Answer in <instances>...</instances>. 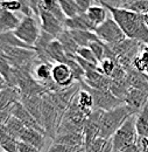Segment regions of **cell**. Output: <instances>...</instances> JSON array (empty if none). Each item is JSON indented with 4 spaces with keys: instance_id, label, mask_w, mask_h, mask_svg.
<instances>
[{
    "instance_id": "1",
    "label": "cell",
    "mask_w": 148,
    "mask_h": 152,
    "mask_svg": "<svg viewBox=\"0 0 148 152\" xmlns=\"http://www.w3.org/2000/svg\"><path fill=\"white\" fill-rule=\"evenodd\" d=\"M107 10L126 38L148 45V26L144 20V15L126 8L107 7Z\"/></svg>"
},
{
    "instance_id": "2",
    "label": "cell",
    "mask_w": 148,
    "mask_h": 152,
    "mask_svg": "<svg viewBox=\"0 0 148 152\" xmlns=\"http://www.w3.org/2000/svg\"><path fill=\"white\" fill-rule=\"evenodd\" d=\"M133 115L134 113L126 104H123L120 107H117L107 111H104L102 119H100L99 137L105 138V139H111L115 131L125 123V121Z\"/></svg>"
},
{
    "instance_id": "3",
    "label": "cell",
    "mask_w": 148,
    "mask_h": 152,
    "mask_svg": "<svg viewBox=\"0 0 148 152\" xmlns=\"http://www.w3.org/2000/svg\"><path fill=\"white\" fill-rule=\"evenodd\" d=\"M64 113L56 105L49 93L42 95V128L46 134L55 139Z\"/></svg>"
},
{
    "instance_id": "4",
    "label": "cell",
    "mask_w": 148,
    "mask_h": 152,
    "mask_svg": "<svg viewBox=\"0 0 148 152\" xmlns=\"http://www.w3.org/2000/svg\"><path fill=\"white\" fill-rule=\"evenodd\" d=\"M112 152H121L132 144L138 142V132L135 128V115L131 116L112 136Z\"/></svg>"
},
{
    "instance_id": "5",
    "label": "cell",
    "mask_w": 148,
    "mask_h": 152,
    "mask_svg": "<svg viewBox=\"0 0 148 152\" xmlns=\"http://www.w3.org/2000/svg\"><path fill=\"white\" fill-rule=\"evenodd\" d=\"M38 18L35 15H25L21 18V21L18 27L13 31L14 34L18 37L22 42L27 43L28 46L34 48V45L41 34V29L38 26Z\"/></svg>"
},
{
    "instance_id": "6",
    "label": "cell",
    "mask_w": 148,
    "mask_h": 152,
    "mask_svg": "<svg viewBox=\"0 0 148 152\" xmlns=\"http://www.w3.org/2000/svg\"><path fill=\"white\" fill-rule=\"evenodd\" d=\"M79 84L85 88L86 90L90 91V94L93 97V102H94V109H100L104 111L114 109L117 107H120L124 103L123 99L118 98L117 96H114L111 93V90H102V89H94L89 87L88 84H85L84 82H79Z\"/></svg>"
},
{
    "instance_id": "7",
    "label": "cell",
    "mask_w": 148,
    "mask_h": 152,
    "mask_svg": "<svg viewBox=\"0 0 148 152\" xmlns=\"http://www.w3.org/2000/svg\"><path fill=\"white\" fill-rule=\"evenodd\" d=\"M94 33L97 34L98 38L100 39L102 42H104L107 46L115 45V43L126 39L124 32L121 31L119 25L115 22V20L112 17L107 18V20L105 22H103L100 26L96 27Z\"/></svg>"
},
{
    "instance_id": "8",
    "label": "cell",
    "mask_w": 148,
    "mask_h": 152,
    "mask_svg": "<svg viewBox=\"0 0 148 152\" xmlns=\"http://www.w3.org/2000/svg\"><path fill=\"white\" fill-rule=\"evenodd\" d=\"M53 63L42 62L37 60L32 69V75L35 78L37 83H40L47 91H57L61 88L56 84L52 76Z\"/></svg>"
},
{
    "instance_id": "9",
    "label": "cell",
    "mask_w": 148,
    "mask_h": 152,
    "mask_svg": "<svg viewBox=\"0 0 148 152\" xmlns=\"http://www.w3.org/2000/svg\"><path fill=\"white\" fill-rule=\"evenodd\" d=\"M104 110L100 109H94L92 114L90 115L85 122L84 125V146L85 149L89 148L93 142L99 137V131H100V119L103 116Z\"/></svg>"
},
{
    "instance_id": "10",
    "label": "cell",
    "mask_w": 148,
    "mask_h": 152,
    "mask_svg": "<svg viewBox=\"0 0 148 152\" xmlns=\"http://www.w3.org/2000/svg\"><path fill=\"white\" fill-rule=\"evenodd\" d=\"M38 20H40V26L41 31L50 34L52 37L57 39V37L64 31V25L61 20H58L55 15L52 13L41 10L38 13Z\"/></svg>"
},
{
    "instance_id": "11",
    "label": "cell",
    "mask_w": 148,
    "mask_h": 152,
    "mask_svg": "<svg viewBox=\"0 0 148 152\" xmlns=\"http://www.w3.org/2000/svg\"><path fill=\"white\" fill-rule=\"evenodd\" d=\"M52 76L56 84L62 88H69L74 84L75 77L67 63H54L52 69Z\"/></svg>"
},
{
    "instance_id": "12",
    "label": "cell",
    "mask_w": 148,
    "mask_h": 152,
    "mask_svg": "<svg viewBox=\"0 0 148 152\" xmlns=\"http://www.w3.org/2000/svg\"><path fill=\"white\" fill-rule=\"evenodd\" d=\"M124 103L128 105L134 115L139 114L148 103V96L140 89L130 87L124 97Z\"/></svg>"
},
{
    "instance_id": "13",
    "label": "cell",
    "mask_w": 148,
    "mask_h": 152,
    "mask_svg": "<svg viewBox=\"0 0 148 152\" xmlns=\"http://www.w3.org/2000/svg\"><path fill=\"white\" fill-rule=\"evenodd\" d=\"M12 116H14L15 118H18L20 122H22V124H23L26 128L35 129V130L44 132L43 128L38 124V122H37L36 119L29 114V111L25 108V105H23L21 102H17V103L13 105V108H12Z\"/></svg>"
},
{
    "instance_id": "14",
    "label": "cell",
    "mask_w": 148,
    "mask_h": 152,
    "mask_svg": "<svg viewBox=\"0 0 148 152\" xmlns=\"http://www.w3.org/2000/svg\"><path fill=\"white\" fill-rule=\"evenodd\" d=\"M64 28L69 31H91L94 32L96 27L91 23L85 13H79L73 18H67L63 22Z\"/></svg>"
},
{
    "instance_id": "15",
    "label": "cell",
    "mask_w": 148,
    "mask_h": 152,
    "mask_svg": "<svg viewBox=\"0 0 148 152\" xmlns=\"http://www.w3.org/2000/svg\"><path fill=\"white\" fill-rule=\"evenodd\" d=\"M20 102L42 126V95L21 96Z\"/></svg>"
},
{
    "instance_id": "16",
    "label": "cell",
    "mask_w": 148,
    "mask_h": 152,
    "mask_svg": "<svg viewBox=\"0 0 148 152\" xmlns=\"http://www.w3.org/2000/svg\"><path fill=\"white\" fill-rule=\"evenodd\" d=\"M47 137L48 136L42 131L26 128V130L23 131L21 138H20V142H25V143H27V144H29V145H32V146H34V148L42 151L44 149Z\"/></svg>"
},
{
    "instance_id": "17",
    "label": "cell",
    "mask_w": 148,
    "mask_h": 152,
    "mask_svg": "<svg viewBox=\"0 0 148 152\" xmlns=\"http://www.w3.org/2000/svg\"><path fill=\"white\" fill-rule=\"evenodd\" d=\"M21 94L17 87L6 86L0 90V110L12 108L17 102H20Z\"/></svg>"
},
{
    "instance_id": "18",
    "label": "cell",
    "mask_w": 148,
    "mask_h": 152,
    "mask_svg": "<svg viewBox=\"0 0 148 152\" xmlns=\"http://www.w3.org/2000/svg\"><path fill=\"white\" fill-rule=\"evenodd\" d=\"M47 57L50 63H67L69 58L62 43L57 39H54L49 43L47 48Z\"/></svg>"
},
{
    "instance_id": "19",
    "label": "cell",
    "mask_w": 148,
    "mask_h": 152,
    "mask_svg": "<svg viewBox=\"0 0 148 152\" xmlns=\"http://www.w3.org/2000/svg\"><path fill=\"white\" fill-rule=\"evenodd\" d=\"M74 99L77 103V105L79 107V109L86 116H90L92 114V111L94 110V102H93L92 95L90 94L89 90L82 87L77 93V95L75 96Z\"/></svg>"
},
{
    "instance_id": "20",
    "label": "cell",
    "mask_w": 148,
    "mask_h": 152,
    "mask_svg": "<svg viewBox=\"0 0 148 152\" xmlns=\"http://www.w3.org/2000/svg\"><path fill=\"white\" fill-rule=\"evenodd\" d=\"M109 13H110V11L107 10V7L104 6V5H99V4L91 6L85 12V14L88 15L89 20L91 21V23H92L94 27H98L103 22H105L107 20Z\"/></svg>"
},
{
    "instance_id": "21",
    "label": "cell",
    "mask_w": 148,
    "mask_h": 152,
    "mask_svg": "<svg viewBox=\"0 0 148 152\" xmlns=\"http://www.w3.org/2000/svg\"><path fill=\"white\" fill-rule=\"evenodd\" d=\"M20 21L21 19L15 13L0 10V33L13 32L18 27Z\"/></svg>"
},
{
    "instance_id": "22",
    "label": "cell",
    "mask_w": 148,
    "mask_h": 152,
    "mask_svg": "<svg viewBox=\"0 0 148 152\" xmlns=\"http://www.w3.org/2000/svg\"><path fill=\"white\" fill-rule=\"evenodd\" d=\"M133 68L148 75V45H140L136 55L133 58Z\"/></svg>"
},
{
    "instance_id": "23",
    "label": "cell",
    "mask_w": 148,
    "mask_h": 152,
    "mask_svg": "<svg viewBox=\"0 0 148 152\" xmlns=\"http://www.w3.org/2000/svg\"><path fill=\"white\" fill-rule=\"evenodd\" d=\"M69 32L75 40V42L79 47H89L90 43L100 41V39L97 37V34L91 31H69Z\"/></svg>"
},
{
    "instance_id": "24",
    "label": "cell",
    "mask_w": 148,
    "mask_h": 152,
    "mask_svg": "<svg viewBox=\"0 0 148 152\" xmlns=\"http://www.w3.org/2000/svg\"><path fill=\"white\" fill-rule=\"evenodd\" d=\"M53 142L71 145V146H84V133L69 132L63 133V134H57Z\"/></svg>"
},
{
    "instance_id": "25",
    "label": "cell",
    "mask_w": 148,
    "mask_h": 152,
    "mask_svg": "<svg viewBox=\"0 0 148 152\" xmlns=\"http://www.w3.org/2000/svg\"><path fill=\"white\" fill-rule=\"evenodd\" d=\"M57 40L62 43V46H63L68 57H73L77 54V49L79 48V46L75 42V40L73 39L70 32L68 29L64 28V31L57 37Z\"/></svg>"
},
{
    "instance_id": "26",
    "label": "cell",
    "mask_w": 148,
    "mask_h": 152,
    "mask_svg": "<svg viewBox=\"0 0 148 152\" xmlns=\"http://www.w3.org/2000/svg\"><path fill=\"white\" fill-rule=\"evenodd\" d=\"M18 143L19 140L13 138L4 126H0V152H19Z\"/></svg>"
},
{
    "instance_id": "27",
    "label": "cell",
    "mask_w": 148,
    "mask_h": 152,
    "mask_svg": "<svg viewBox=\"0 0 148 152\" xmlns=\"http://www.w3.org/2000/svg\"><path fill=\"white\" fill-rule=\"evenodd\" d=\"M7 47H21V48H27V49H34L33 47L22 42L14 34V32L0 33V48H7Z\"/></svg>"
},
{
    "instance_id": "28",
    "label": "cell",
    "mask_w": 148,
    "mask_h": 152,
    "mask_svg": "<svg viewBox=\"0 0 148 152\" xmlns=\"http://www.w3.org/2000/svg\"><path fill=\"white\" fill-rule=\"evenodd\" d=\"M135 128L138 137H148V103L139 114L135 115Z\"/></svg>"
},
{
    "instance_id": "29",
    "label": "cell",
    "mask_w": 148,
    "mask_h": 152,
    "mask_svg": "<svg viewBox=\"0 0 148 152\" xmlns=\"http://www.w3.org/2000/svg\"><path fill=\"white\" fill-rule=\"evenodd\" d=\"M4 128H5V130H6L7 132L9 133L13 138H15L17 140H20L22 133L26 130V126L22 124V122H20L18 118H15L14 116H12V117L7 121V123L5 124Z\"/></svg>"
},
{
    "instance_id": "30",
    "label": "cell",
    "mask_w": 148,
    "mask_h": 152,
    "mask_svg": "<svg viewBox=\"0 0 148 152\" xmlns=\"http://www.w3.org/2000/svg\"><path fill=\"white\" fill-rule=\"evenodd\" d=\"M85 152H112L111 139L98 137L89 148L85 149Z\"/></svg>"
},
{
    "instance_id": "31",
    "label": "cell",
    "mask_w": 148,
    "mask_h": 152,
    "mask_svg": "<svg viewBox=\"0 0 148 152\" xmlns=\"http://www.w3.org/2000/svg\"><path fill=\"white\" fill-rule=\"evenodd\" d=\"M57 1L61 6L62 12L65 15V18H73V17L81 13L78 5L75 0H57Z\"/></svg>"
},
{
    "instance_id": "32",
    "label": "cell",
    "mask_w": 148,
    "mask_h": 152,
    "mask_svg": "<svg viewBox=\"0 0 148 152\" xmlns=\"http://www.w3.org/2000/svg\"><path fill=\"white\" fill-rule=\"evenodd\" d=\"M83 150H85V146H71V145L53 142L47 152H79Z\"/></svg>"
},
{
    "instance_id": "33",
    "label": "cell",
    "mask_w": 148,
    "mask_h": 152,
    "mask_svg": "<svg viewBox=\"0 0 148 152\" xmlns=\"http://www.w3.org/2000/svg\"><path fill=\"white\" fill-rule=\"evenodd\" d=\"M117 66H118V64H117L115 60L110 58V57H106V58H104V60L99 63V72H100L103 75L111 77L112 74H113L114 70H115V68H117Z\"/></svg>"
},
{
    "instance_id": "34",
    "label": "cell",
    "mask_w": 148,
    "mask_h": 152,
    "mask_svg": "<svg viewBox=\"0 0 148 152\" xmlns=\"http://www.w3.org/2000/svg\"><path fill=\"white\" fill-rule=\"evenodd\" d=\"M0 10L12 13H21V14L23 12V7L19 0H2L0 2Z\"/></svg>"
},
{
    "instance_id": "35",
    "label": "cell",
    "mask_w": 148,
    "mask_h": 152,
    "mask_svg": "<svg viewBox=\"0 0 148 152\" xmlns=\"http://www.w3.org/2000/svg\"><path fill=\"white\" fill-rule=\"evenodd\" d=\"M126 10L133 11L141 15L148 14V0H132Z\"/></svg>"
},
{
    "instance_id": "36",
    "label": "cell",
    "mask_w": 148,
    "mask_h": 152,
    "mask_svg": "<svg viewBox=\"0 0 148 152\" xmlns=\"http://www.w3.org/2000/svg\"><path fill=\"white\" fill-rule=\"evenodd\" d=\"M89 48L91 49L94 54V56L97 57L98 62L100 63L104 58H106V45L102 41H96L89 45Z\"/></svg>"
},
{
    "instance_id": "37",
    "label": "cell",
    "mask_w": 148,
    "mask_h": 152,
    "mask_svg": "<svg viewBox=\"0 0 148 152\" xmlns=\"http://www.w3.org/2000/svg\"><path fill=\"white\" fill-rule=\"evenodd\" d=\"M76 55H78L79 57H82V58H84V60L91 62L93 64L99 66V62H98L97 57L94 56L93 52L89 47H79V48L77 49V54H76Z\"/></svg>"
},
{
    "instance_id": "38",
    "label": "cell",
    "mask_w": 148,
    "mask_h": 152,
    "mask_svg": "<svg viewBox=\"0 0 148 152\" xmlns=\"http://www.w3.org/2000/svg\"><path fill=\"white\" fill-rule=\"evenodd\" d=\"M132 0H103V5L107 7L115 8H126Z\"/></svg>"
},
{
    "instance_id": "39",
    "label": "cell",
    "mask_w": 148,
    "mask_h": 152,
    "mask_svg": "<svg viewBox=\"0 0 148 152\" xmlns=\"http://www.w3.org/2000/svg\"><path fill=\"white\" fill-rule=\"evenodd\" d=\"M78 5V8L81 11V13H85L91 6L94 5V0H75Z\"/></svg>"
},
{
    "instance_id": "40",
    "label": "cell",
    "mask_w": 148,
    "mask_h": 152,
    "mask_svg": "<svg viewBox=\"0 0 148 152\" xmlns=\"http://www.w3.org/2000/svg\"><path fill=\"white\" fill-rule=\"evenodd\" d=\"M12 108L5 109V110H0V126H5L7 121L12 117Z\"/></svg>"
},
{
    "instance_id": "41",
    "label": "cell",
    "mask_w": 148,
    "mask_h": 152,
    "mask_svg": "<svg viewBox=\"0 0 148 152\" xmlns=\"http://www.w3.org/2000/svg\"><path fill=\"white\" fill-rule=\"evenodd\" d=\"M18 149L19 152H42L36 148H34V146H32V145H29L25 142H20V140L18 143Z\"/></svg>"
},
{
    "instance_id": "42",
    "label": "cell",
    "mask_w": 148,
    "mask_h": 152,
    "mask_svg": "<svg viewBox=\"0 0 148 152\" xmlns=\"http://www.w3.org/2000/svg\"><path fill=\"white\" fill-rule=\"evenodd\" d=\"M136 144L142 152H148V137H138Z\"/></svg>"
},
{
    "instance_id": "43",
    "label": "cell",
    "mask_w": 148,
    "mask_h": 152,
    "mask_svg": "<svg viewBox=\"0 0 148 152\" xmlns=\"http://www.w3.org/2000/svg\"><path fill=\"white\" fill-rule=\"evenodd\" d=\"M30 1V6H32V10L34 12V15L38 17V13H40V10H41V4H42V0H29Z\"/></svg>"
},
{
    "instance_id": "44",
    "label": "cell",
    "mask_w": 148,
    "mask_h": 152,
    "mask_svg": "<svg viewBox=\"0 0 148 152\" xmlns=\"http://www.w3.org/2000/svg\"><path fill=\"white\" fill-rule=\"evenodd\" d=\"M121 152H142V151L140 150L139 145L135 143V144H132V145H130L128 148H126L125 150H123Z\"/></svg>"
},
{
    "instance_id": "45",
    "label": "cell",
    "mask_w": 148,
    "mask_h": 152,
    "mask_svg": "<svg viewBox=\"0 0 148 152\" xmlns=\"http://www.w3.org/2000/svg\"><path fill=\"white\" fill-rule=\"evenodd\" d=\"M144 20H145V22H146V25L148 26V14L147 15H144Z\"/></svg>"
},
{
    "instance_id": "46",
    "label": "cell",
    "mask_w": 148,
    "mask_h": 152,
    "mask_svg": "<svg viewBox=\"0 0 148 152\" xmlns=\"http://www.w3.org/2000/svg\"><path fill=\"white\" fill-rule=\"evenodd\" d=\"M97 4H99V5H103V0H94Z\"/></svg>"
},
{
    "instance_id": "47",
    "label": "cell",
    "mask_w": 148,
    "mask_h": 152,
    "mask_svg": "<svg viewBox=\"0 0 148 152\" xmlns=\"http://www.w3.org/2000/svg\"><path fill=\"white\" fill-rule=\"evenodd\" d=\"M79 152H85V150H83V151H79Z\"/></svg>"
},
{
    "instance_id": "48",
    "label": "cell",
    "mask_w": 148,
    "mask_h": 152,
    "mask_svg": "<svg viewBox=\"0 0 148 152\" xmlns=\"http://www.w3.org/2000/svg\"><path fill=\"white\" fill-rule=\"evenodd\" d=\"M146 77H147V80H148V75H146Z\"/></svg>"
},
{
    "instance_id": "49",
    "label": "cell",
    "mask_w": 148,
    "mask_h": 152,
    "mask_svg": "<svg viewBox=\"0 0 148 152\" xmlns=\"http://www.w3.org/2000/svg\"><path fill=\"white\" fill-rule=\"evenodd\" d=\"M0 77H1V75H0Z\"/></svg>"
}]
</instances>
